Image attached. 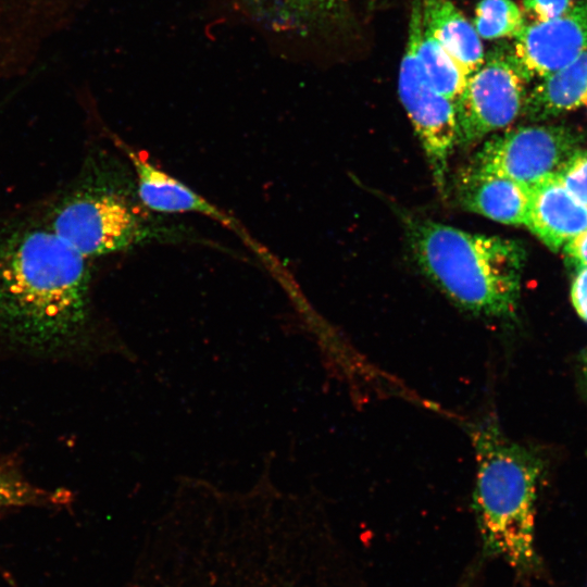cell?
<instances>
[{
	"mask_svg": "<svg viewBox=\"0 0 587 587\" xmlns=\"http://www.w3.org/2000/svg\"><path fill=\"white\" fill-rule=\"evenodd\" d=\"M86 260L50 227L5 237L0 242V327L35 348L75 339L88 319Z\"/></svg>",
	"mask_w": 587,
	"mask_h": 587,
	"instance_id": "6da1fadb",
	"label": "cell"
},
{
	"mask_svg": "<svg viewBox=\"0 0 587 587\" xmlns=\"http://www.w3.org/2000/svg\"><path fill=\"white\" fill-rule=\"evenodd\" d=\"M405 230L420 270L460 310L489 321L516 317L525 261L511 239L408 217Z\"/></svg>",
	"mask_w": 587,
	"mask_h": 587,
	"instance_id": "7a4b0ae2",
	"label": "cell"
},
{
	"mask_svg": "<svg viewBox=\"0 0 587 587\" xmlns=\"http://www.w3.org/2000/svg\"><path fill=\"white\" fill-rule=\"evenodd\" d=\"M475 457L472 508L484 552L525 570L536 561L535 516L541 460L491 415L467 425Z\"/></svg>",
	"mask_w": 587,
	"mask_h": 587,
	"instance_id": "3957f363",
	"label": "cell"
},
{
	"mask_svg": "<svg viewBox=\"0 0 587 587\" xmlns=\"http://www.w3.org/2000/svg\"><path fill=\"white\" fill-rule=\"evenodd\" d=\"M86 259L125 250L150 228L130 201L112 191H89L65 201L49 226Z\"/></svg>",
	"mask_w": 587,
	"mask_h": 587,
	"instance_id": "277c9868",
	"label": "cell"
},
{
	"mask_svg": "<svg viewBox=\"0 0 587 587\" xmlns=\"http://www.w3.org/2000/svg\"><path fill=\"white\" fill-rule=\"evenodd\" d=\"M580 141L579 134L563 125L519 126L485 139L471 165L532 187L555 175Z\"/></svg>",
	"mask_w": 587,
	"mask_h": 587,
	"instance_id": "5b68a950",
	"label": "cell"
},
{
	"mask_svg": "<svg viewBox=\"0 0 587 587\" xmlns=\"http://www.w3.org/2000/svg\"><path fill=\"white\" fill-rule=\"evenodd\" d=\"M526 79L511 52H492L467 78L455 102L458 141L467 147L510 126L523 112Z\"/></svg>",
	"mask_w": 587,
	"mask_h": 587,
	"instance_id": "8992f818",
	"label": "cell"
},
{
	"mask_svg": "<svg viewBox=\"0 0 587 587\" xmlns=\"http://www.w3.org/2000/svg\"><path fill=\"white\" fill-rule=\"evenodd\" d=\"M399 96L425 152L435 186L445 193L449 159L458 141L455 103L434 88L409 41L399 68Z\"/></svg>",
	"mask_w": 587,
	"mask_h": 587,
	"instance_id": "52a82bcc",
	"label": "cell"
},
{
	"mask_svg": "<svg viewBox=\"0 0 587 587\" xmlns=\"http://www.w3.org/2000/svg\"><path fill=\"white\" fill-rule=\"evenodd\" d=\"M587 50V0L560 17L527 23L514 38L512 57L526 80L542 78Z\"/></svg>",
	"mask_w": 587,
	"mask_h": 587,
	"instance_id": "ba28073f",
	"label": "cell"
},
{
	"mask_svg": "<svg viewBox=\"0 0 587 587\" xmlns=\"http://www.w3.org/2000/svg\"><path fill=\"white\" fill-rule=\"evenodd\" d=\"M455 195L469 211L509 225H527L532 189L469 164L457 175Z\"/></svg>",
	"mask_w": 587,
	"mask_h": 587,
	"instance_id": "9c48e42d",
	"label": "cell"
},
{
	"mask_svg": "<svg viewBox=\"0 0 587 587\" xmlns=\"http://www.w3.org/2000/svg\"><path fill=\"white\" fill-rule=\"evenodd\" d=\"M530 189L526 227L551 250L560 249L587 229V205L571 195L557 175L544 178Z\"/></svg>",
	"mask_w": 587,
	"mask_h": 587,
	"instance_id": "30bf717a",
	"label": "cell"
},
{
	"mask_svg": "<svg viewBox=\"0 0 587 587\" xmlns=\"http://www.w3.org/2000/svg\"><path fill=\"white\" fill-rule=\"evenodd\" d=\"M134 165L141 204L159 213H199L229 224L232 220L183 182L163 172L148 159L115 139Z\"/></svg>",
	"mask_w": 587,
	"mask_h": 587,
	"instance_id": "8fae6325",
	"label": "cell"
},
{
	"mask_svg": "<svg viewBox=\"0 0 587 587\" xmlns=\"http://www.w3.org/2000/svg\"><path fill=\"white\" fill-rule=\"evenodd\" d=\"M423 24L469 76L484 62L480 37L451 0H421Z\"/></svg>",
	"mask_w": 587,
	"mask_h": 587,
	"instance_id": "7c38bea8",
	"label": "cell"
},
{
	"mask_svg": "<svg viewBox=\"0 0 587 587\" xmlns=\"http://www.w3.org/2000/svg\"><path fill=\"white\" fill-rule=\"evenodd\" d=\"M587 99V50L564 67L540 78L526 95L523 112L545 121L573 111Z\"/></svg>",
	"mask_w": 587,
	"mask_h": 587,
	"instance_id": "4fadbf2b",
	"label": "cell"
},
{
	"mask_svg": "<svg viewBox=\"0 0 587 587\" xmlns=\"http://www.w3.org/2000/svg\"><path fill=\"white\" fill-rule=\"evenodd\" d=\"M408 35V41L434 88L455 103L467 76L425 28L421 0L412 2Z\"/></svg>",
	"mask_w": 587,
	"mask_h": 587,
	"instance_id": "5bb4252c",
	"label": "cell"
},
{
	"mask_svg": "<svg viewBox=\"0 0 587 587\" xmlns=\"http://www.w3.org/2000/svg\"><path fill=\"white\" fill-rule=\"evenodd\" d=\"M68 500V491L37 486L10 464L0 461V513L22 507L61 505Z\"/></svg>",
	"mask_w": 587,
	"mask_h": 587,
	"instance_id": "9a60e30c",
	"label": "cell"
},
{
	"mask_svg": "<svg viewBox=\"0 0 587 587\" xmlns=\"http://www.w3.org/2000/svg\"><path fill=\"white\" fill-rule=\"evenodd\" d=\"M527 24L522 9L512 0H480L473 26L480 39L515 38Z\"/></svg>",
	"mask_w": 587,
	"mask_h": 587,
	"instance_id": "2e32d148",
	"label": "cell"
},
{
	"mask_svg": "<svg viewBox=\"0 0 587 587\" xmlns=\"http://www.w3.org/2000/svg\"><path fill=\"white\" fill-rule=\"evenodd\" d=\"M555 175L571 195L587 205V150H577Z\"/></svg>",
	"mask_w": 587,
	"mask_h": 587,
	"instance_id": "e0dca14e",
	"label": "cell"
},
{
	"mask_svg": "<svg viewBox=\"0 0 587 587\" xmlns=\"http://www.w3.org/2000/svg\"><path fill=\"white\" fill-rule=\"evenodd\" d=\"M574 0H523L522 11L530 23L547 22L567 13Z\"/></svg>",
	"mask_w": 587,
	"mask_h": 587,
	"instance_id": "ac0fdd59",
	"label": "cell"
},
{
	"mask_svg": "<svg viewBox=\"0 0 587 587\" xmlns=\"http://www.w3.org/2000/svg\"><path fill=\"white\" fill-rule=\"evenodd\" d=\"M571 299L576 313L587 322V267H578L572 283Z\"/></svg>",
	"mask_w": 587,
	"mask_h": 587,
	"instance_id": "d6986e66",
	"label": "cell"
},
{
	"mask_svg": "<svg viewBox=\"0 0 587 587\" xmlns=\"http://www.w3.org/2000/svg\"><path fill=\"white\" fill-rule=\"evenodd\" d=\"M564 251L578 267H587V229L569 240Z\"/></svg>",
	"mask_w": 587,
	"mask_h": 587,
	"instance_id": "ffe728a7",
	"label": "cell"
},
{
	"mask_svg": "<svg viewBox=\"0 0 587 587\" xmlns=\"http://www.w3.org/2000/svg\"><path fill=\"white\" fill-rule=\"evenodd\" d=\"M578 377L583 396L587 404V348L583 351L578 363Z\"/></svg>",
	"mask_w": 587,
	"mask_h": 587,
	"instance_id": "44dd1931",
	"label": "cell"
},
{
	"mask_svg": "<svg viewBox=\"0 0 587 587\" xmlns=\"http://www.w3.org/2000/svg\"><path fill=\"white\" fill-rule=\"evenodd\" d=\"M585 105L587 107V99H586V101H585Z\"/></svg>",
	"mask_w": 587,
	"mask_h": 587,
	"instance_id": "7402d4cb",
	"label": "cell"
},
{
	"mask_svg": "<svg viewBox=\"0 0 587 587\" xmlns=\"http://www.w3.org/2000/svg\"><path fill=\"white\" fill-rule=\"evenodd\" d=\"M587 587V586H586Z\"/></svg>",
	"mask_w": 587,
	"mask_h": 587,
	"instance_id": "603a6c76",
	"label": "cell"
}]
</instances>
